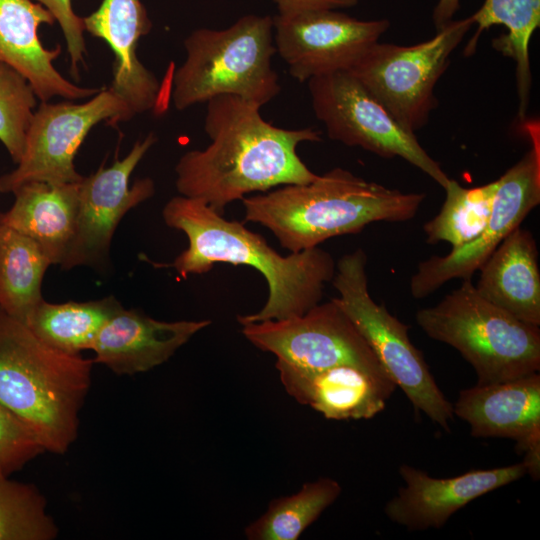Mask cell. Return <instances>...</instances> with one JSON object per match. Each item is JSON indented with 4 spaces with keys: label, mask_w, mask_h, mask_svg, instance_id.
Returning a JSON list of instances; mask_svg holds the SVG:
<instances>
[{
    "label": "cell",
    "mask_w": 540,
    "mask_h": 540,
    "mask_svg": "<svg viewBox=\"0 0 540 540\" xmlns=\"http://www.w3.org/2000/svg\"><path fill=\"white\" fill-rule=\"evenodd\" d=\"M206 103L204 130L211 143L177 162L180 195L223 215L229 203L249 193L306 184L318 176L300 159L297 146L321 141V132L275 127L262 118L259 105L238 96L219 95Z\"/></svg>",
    "instance_id": "obj_1"
},
{
    "label": "cell",
    "mask_w": 540,
    "mask_h": 540,
    "mask_svg": "<svg viewBox=\"0 0 540 540\" xmlns=\"http://www.w3.org/2000/svg\"><path fill=\"white\" fill-rule=\"evenodd\" d=\"M162 217L187 236L188 247L167 265L183 278L206 273L216 263L250 266L263 275L269 290L266 303L256 313L238 315L240 324L303 315L320 303L335 274L329 252L315 247L282 256L262 235L225 219L199 199L175 196L164 205Z\"/></svg>",
    "instance_id": "obj_2"
},
{
    "label": "cell",
    "mask_w": 540,
    "mask_h": 540,
    "mask_svg": "<svg viewBox=\"0 0 540 540\" xmlns=\"http://www.w3.org/2000/svg\"><path fill=\"white\" fill-rule=\"evenodd\" d=\"M424 199V193L388 188L337 167L312 182L279 186L242 202L246 221L268 228L296 253L374 222L408 221Z\"/></svg>",
    "instance_id": "obj_3"
},
{
    "label": "cell",
    "mask_w": 540,
    "mask_h": 540,
    "mask_svg": "<svg viewBox=\"0 0 540 540\" xmlns=\"http://www.w3.org/2000/svg\"><path fill=\"white\" fill-rule=\"evenodd\" d=\"M93 363L50 347L0 308V405L45 451L64 454L77 439Z\"/></svg>",
    "instance_id": "obj_4"
},
{
    "label": "cell",
    "mask_w": 540,
    "mask_h": 540,
    "mask_svg": "<svg viewBox=\"0 0 540 540\" xmlns=\"http://www.w3.org/2000/svg\"><path fill=\"white\" fill-rule=\"evenodd\" d=\"M186 59L172 75V101L179 111L219 95H234L260 107L281 91L272 67L274 19L245 15L231 26L193 30L184 40Z\"/></svg>",
    "instance_id": "obj_5"
},
{
    "label": "cell",
    "mask_w": 540,
    "mask_h": 540,
    "mask_svg": "<svg viewBox=\"0 0 540 540\" xmlns=\"http://www.w3.org/2000/svg\"><path fill=\"white\" fill-rule=\"evenodd\" d=\"M415 318L427 336L462 355L475 370L479 385L539 372V326L485 300L471 278L463 279L435 306L418 310Z\"/></svg>",
    "instance_id": "obj_6"
},
{
    "label": "cell",
    "mask_w": 540,
    "mask_h": 540,
    "mask_svg": "<svg viewBox=\"0 0 540 540\" xmlns=\"http://www.w3.org/2000/svg\"><path fill=\"white\" fill-rule=\"evenodd\" d=\"M367 255L358 248L336 263L332 298L360 331L380 365L400 387L417 414H425L446 432L454 418L452 403L438 387L421 353L409 338V326L376 303L368 289Z\"/></svg>",
    "instance_id": "obj_7"
},
{
    "label": "cell",
    "mask_w": 540,
    "mask_h": 540,
    "mask_svg": "<svg viewBox=\"0 0 540 540\" xmlns=\"http://www.w3.org/2000/svg\"><path fill=\"white\" fill-rule=\"evenodd\" d=\"M472 25L470 17L452 20L430 40L412 46L377 42L348 72L415 134L436 107L435 85Z\"/></svg>",
    "instance_id": "obj_8"
},
{
    "label": "cell",
    "mask_w": 540,
    "mask_h": 540,
    "mask_svg": "<svg viewBox=\"0 0 540 540\" xmlns=\"http://www.w3.org/2000/svg\"><path fill=\"white\" fill-rule=\"evenodd\" d=\"M135 115L110 87L83 103L65 100L41 102L25 136L23 154L16 168L0 176V192L13 193L27 182L79 183L84 176L74 158L90 130L105 121H128Z\"/></svg>",
    "instance_id": "obj_9"
},
{
    "label": "cell",
    "mask_w": 540,
    "mask_h": 540,
    "mask_svg": "<svg viewBox=\"0 0 540 540\" xmlns=\"http://www.w3.org/2000/svg\"><path fill=\"white\" fill-rule=\"evenodd\" d=\"M307 82L313 111L329 138L383 158L400 157L446 187L450 178L416 135L402 128L350 72H334Z\"/></svg>",
    "instance_id": "obj_10"
},
{
    "label": "cell",
    "mask_w": 540,
    "mask_h": 540,
    "mask_svg": "<svg viewBox=\"0 0 540 540\" xmlns=\"http://www.w3.org/2000/svg\"><path fill=\"white\" fill-rule=\"evenodd\" d=\"M529 137V151L500 178L492 211L483 231L472 241L445 256H431L418 264L410 280L416 299L429 296L446 282L469 279L497 246L540 204V129L539 122L523 124Z\"/></svg>",
    "instance_id": "obj_11"
},
{
    "label": "cell",
    "mask_w": 540,
    "mask_h": 540,
    "mask_svg": "<svg viewBox=\"0 0 540 540\" xmlns=\"http://www.w3.org/2000/svg\"><path fill=\"white\" fill-rule=\"evenodd\" d=\"M241 325L250 343L286 363L314 370L351 365L390 379L360 331L333 299L300 316Z\"/></svg>",
    "instance_id": "obj_12"
},
{
    "label": "cell",
    "mask_w": 540,
    "mask_h": 540,
    "mask_svg": "<svg viewBox=\"0 0 540 540\" xmlns=\"http://www.w3.org/2000/svg\"><path fill=\"white\" fill-rule=\"evenodd\" d=\"M273 19L276 52L299 82L349 71L390 26L387 19L359 20L336 9Z\"/></svg>",
    "instance_id": "obj_13"
},
{
    "label": "cell",
    "mask_w": 540,
    "mask_h": 540,
    "mask_svg": "<svg viewBox=\"0 0 540 540\" xmlns=\"http://www.w3.org/2000/svg\"><path fill=\"white\" fill-rule=\"evenodd\" d=\"M157 137L149 133L137 140L122 160L109 167L101 166L78 184L76 227L68 252L60 265L70 270L76 266H101L107 262L113 234L124 215L151 198L155 184L151 178L129 179Z\"/></svg>",
    "instance_id": "obj_14"
},
{
    "label": "cell",
    "mask_w": 540,
    "mask_h": 540,
    "mask_svg": "<svg viewBox=\"0 0 540 540\" xmlns=\"http://www.w3.org/2000/svg\"><path fill=\"white\" fill-rule=\"evenodd\" d=\"M453 414L465 421L473 437L508 438L523 454L534 480L540 477V374L461 390Z\"/></svg>",
    "instance_id": "obj_15"
},
{
    "label": "cell",
    "mask_w": 540,
    "mask_h": 540,
    "mask_svg": "<svg viewBox=\"0 0 540 540\" xmlns=\"http://www.w3.org/2000/svg\"><path fill=\"white\" fill-rule=\"evenodd\" d=\"M404 481L384 506L387 518L410 531L440 529L458 510L473 500L518 481L525 465L471 470L455 477L435 478L408 464L399 467Z\"/></svg>",
    "instance_id": "obj_16"
},
{
    "label": "cell",
    "mask_w": 540,
    "mask_h": 540,
    "mask_svg": "<svg viewBox=\"0 0 540 540\" xmlns=\"http://www.w3.org/2000/svg\"><path fill=\"white\" fill-rule=\"evenodd\" d=\"M85 31L104 40L114 54L110 88L136 114L156 111L162 100V86L137 56L142 37L152 22L141 0H103L91 14L83 17Z\"/></svg>",
    "instance_id": "obj_17"
},
{
    "label": "cell",
    "mask_w": 540,
    "mask_h": 540,
    "mask_svg": "<svg viewBox=\"0 0 540 540\" xmlns=\"http://www.w3.org/2000/svg\"><path fill=\"white\" fill-rule=\"evenodd\" d=\"M275 367L291 397L331 420L370 419L396 389L392 380L351 365L314 370L277 359Z\"/></svg>",
    "instance_id": "obj_18"
},
{
    "label": "cell",
    "mask_w": 540,
    "mask_h": 540,
    "mask_svg": "<svg viewBox=\"0 0 540 540\" xmlns=\"http://www.w3.org/2000/svg\"><path fill=\"white\" fill-rule=\"evenodd\" d=\"M211 320L159 321L120 307L103 325L90 350L96 363L117 375L149 371L171 358Z\"/></svg>",
    "instance_id": "obj_19"
},
{
    "label": "cell",
    "mask_w": 540,
    "mask_h": 540,
    "mask_svg": "<svg viewBox=\"0 0 540 540\" xmlns=\"http://www.w3.org/2000/svg\"><path fill=\"white\" fill-rule=\"evenodd\" d=\"M54 22L50 12L33 0H0V60L29 81L41 102L54 97L75 101L94 96L99 89L76 85L56 70L53 62L61 47L45 48L38 34L42 24Z\"/></svg>",
    "instance_id": "obj_20"
},
{
    "label": "cell",
    "mask_w": 540,
    "mask_h": 540,
    "mask_svg": "<svg viewBox=\"0 0 540 540\" xmlns=\"http://www.w3.org/2000/svg\"><path fill=\"white\" fill-rule=\"evenodd\" d=\"M475 289L520 321L540 326V271L533 234L515 228L478 269Z\"/></svg>",
    "instance_id": "obj_21"
},
{
    "label": "cell",
    "mask_w": 540,
    "mask_h": 540,
    "mask_svg": "<svg viewBox=\"0 0 540 540\" xmlns=\"http://www.w3.org/2000/svg\"><path fill=\"white\" fill-rule=\"evenodd\" d=\"M78 184H22L13 191L11 208L0 213V223L34 240L51 264L61 265L75 233Z\"/></svg>",
    "instance_id": "obj_22"
},
{
    "label": "cell",
    "mask_w": 540,
    "mask_h": 540,
    "mask_svg": "<svg viewBox=\"0 0 540 540\" xmlns=\"http://www.w3.org/2000/svg\"><path fill=\"white\" fill-rule=\"evenodd\" d=\"M470 18L477 28L464 49L466 56L474 54L484 30L493 25L507 28V33L493 39L492 45L516 63L518 116L524 120L531 88L529 43L534 31L540 26V0H485Z\"/></svg>",
    "instance_id": "obj_23"
},
{
    "label": "cell",
    "mask_w": 540,
    "mask_h": 540,
    "mask_svg": "<svg viewBox=\"0 0 540 540\" xmlns=\"http://www.w3.org/2000/svg\"><path fill=\"white\" fill-rule=\"evenodd\" d=\"M49 258L28 236L0 223V308L26 324L43 300Z\"/></svg>",
    "instance_id": "obj_24"
},
{
    "label": "cell",
    "mask_w": 540,
    "mask_h": 540,
    "mask_svg": "<svg viewBox=\"0 0 540 540\" xmlns=\"http://www.w3.org/2000/svg\"><path fill=\"white\" fill-rule=\"evenodd\" d=\"M122 305L114 296L98 300L49 303L44 299L26 325L44 343L70 355L90 350L106 321Z\"/></svg>",
    "instance_id": "obj_25"
},
{
    "label": "cell",
    "mask_w": 540,
    "mask_h": 540,
    "mask_svg": "<svg viewBox=\"0 0 540 540\" xmlns=\"http://www.w3.org/2000/svg\"><path fill=\"white\" fill-rule=\"evenodd\" d=\"M342 492L338 481L324 477L298 492L273 499L263 515L244 529L248 540H297Z\"/></svg>",
    "instance_id": "obj_26"
},
{
    "label": "cell",
    "mask_w": 540,
    "mask_h": 540,
    "mask_svg": "<svg viewBox=\"0 0 540 540\" xmlns=\"http://www.w3.org/2000/svg\"><path fill=\"white\" fill-rule=\"evenodd\" d=\"M497 187L498 179L473 188L450 179L439 213L423 226L427 243L448 242L457 248L475 239L489 220Z\"/></svg>",
    "instance_id": "obj_27"
},
{
    "label": "cell",
    "mask_w": 540,
    "mask_h": 540,
    "mask_svg": "<svg viewBox=\"0 0 540 540\" xmlns=\"http://www.w3.org/2000/svg\"><path fill=\"white\" fill-rule=\"evenodd\" d=\"M57 535L40 491L0 474V540H52Z\"/></svg>",
    "instance_id": "obj_28"
},
{
    "label": "cell",
    "mask_w": 540,
    "mask_h": 540,
    "mask_svg": "<svg viewBox=\"0 0 540 540\" xmlns=\"http://www.w3.org/2000/svg\"><path fill=\"white\" fill-rule=\"evenodd\" d=\"M37 100L29 81L0 60V142L16 164L23 154Z\"/></svg>",
    "instance_id": "obj_29"
},
{
    "label": "cell",
    "mask_w": 540,
    "mask_h": 540,
    "mask_svg": "<svg viewBox=\"0 0 540 540\" xmlns=\"http://www.w3.org/2000/svg\"><path fill=\"white\" fill-rule=\"evenodd\" d=\"M43 452L31 429L0 405V474L11 476Z\"/></svg>",
    "instance_id": "obj_30"
},
{
    "label": "cell",
    "mask_w": 540,
    "mask_h": 540,
    "mask_svg": "<svg viewBox=\"0 0 540 540\" xmlns=\"http://www.w3.org/2000/svg\"><path fill=\"white\" fill-rule=\"evenodd\" d=\"M46 8L58 22L66 42L70 69L74 77L79 76V66L84 64L86 43L83 17L72 8L71 0H33Z\"/></svg>",
    "instance_id": "obj_31"
},
{
    "label": "cell",
    "mask_w": 540,
    "mask_h": 540,
    "mask_svg": "<svg viewBox=\"0 0 540 540\" xmlns=\"http://www.w3.org/2000/svg\"><path fill=\"white\" fill-rule=\"evenodd\" d=\"M278 15L290 16L300 12L319 9H339L355 6L358 0H273Z\"/></svg>",
    "instance_id": "obj_32"
},
{
    "label": "cell",
    "mask_w": 540,
    "mask_h": 540,
    "mask_svg": "<svg viewBox=\"0 0 540 540\" xmlns=\"http://www.w3.org/2000/svg\"><path fill=\"white\" fill-rule=\"evenodd\" d=\"M460 0H439L433 11V22L438 30L442 29L452 21L454 14L458 11Z\"/></svg>",
    "instance_id": "obj_33"
}]
</instances>
